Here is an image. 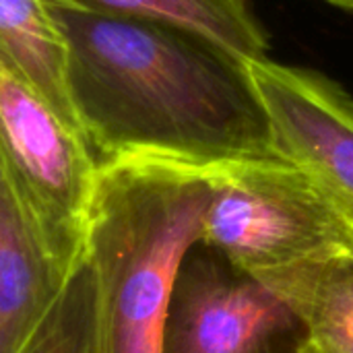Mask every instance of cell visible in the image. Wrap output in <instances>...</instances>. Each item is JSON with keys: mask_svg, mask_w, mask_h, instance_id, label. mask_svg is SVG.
I'll use <instances>...</instances> for the list:
<instances>
[{"mask_svg": "<svg viewBox=\"0 0 353 353\" xmlns=\"http://www.w3.org/2000/svg\"><path fill=\"white\" fill-rule=\"evenodd\" d=\"M306 331L261 279L194 244L182 259L159 353H296Z\"/></svg>", "mask_w": 353, "mask_h": 353, "instance_id": "5b68a950", "label": "cell"}, {"mask_svg": "<svg viewBox=\"0 0 353 353\" xmlns=\"http://www.w3.org/2000/svg\"><path fill=\"white\" fill-rule=\"evenodd\" d=\"M70 275L43 242L0 155V353L25 352Z\"/></svg>", "mask_w": 353, "mask_h": 353, "instance_id": "52a82bcc", "label": "cell"}, {"mask_svg": "<svg viewBox=\"0 0 353 353\" xmlns=\"http://www.w3.org/2000/svg\"><path fill=\"white\" fill-rule=\"evenodd\" d=\"M0 58L77 120L66 83V41L48 0H0Z\"/></svg>", "mask_w": 353, "mask_h": 353, "instance_id": "9c48e42d", "label": "cell"}, {"mask_svg": "<svg viewBox=\"0 0 353 353\" xmlns=\"http://www.w3.org/2000/svg\"><path fill=\"white\" fill-rule=\"evenodd\" d=\"M213 194L199 244L263 279L353 250V230L292 163L242 159L211 165Z\"/></svg>", "mask_w": 353, "mask_h": 353, "instance_id": "3957f363", "label": "cell"}, {"mask_svg": "<svg viewBox=\"0 0 353 353\" xmlns=\"http://www.w3.org/2000/svg\"><path fill=\"white\" fill-rule=\"evenodd\" d=\"M277 157L298 168L353 230V97L325 74L248 60Z\"/></svg>", "mask_w": 353, "mask_h": 353, "instance_id": "8992f818", "label": "cell"}, {"mask_svg": "<svg viewBox=\"0 0 353 353\" xmlns=\"http://www.w3.org/2000/svg\"><path fill=\"white\" fill-rule=\"evenodd\" d=\"M325 353H353V250L263 277Z\"/></svg>", "mask_w": 353, "mask_h": 353, "instance_id": "ba28073f", "label": "cell"}, {"mask_svg": "<svg viewBox=\"0 0 353 353\" xmlns=\"http://www.w3.org/2000/svg\"><path fill=\"white\" fill-rule=\"evenodd\" d=\"M0 155L54 259L85 261L89 211L101 161L81 124L0 58Z\"/></svg>", "mask_w": 353, "mask_h": 353, "instance_id": "277c9868", "label": "cell"}, {"mask_svg": "<svg viewBox=\"0 0 353 353\" xmlns=\"http://www.w3.org/2000/svg\"><path fill=\"white\" fill-rule=\"evenodd\" d=\"M91 331L93 279L85 259L23 353H91Z\"/></svg>", "mask_w": 353, "mask_h": 353, "instance_id": "8fae6325", "label": "cell"}, {"mask_svg": "<svg viewBox=\"0 0 353 353\" xmlns=\"http://www.w3.org/2000/svg\"><path fill=\"white\" fill-rule=\"evenodd\" d=\"M105 14L145 19L199 33L244 60L267 58L269 33L246 0H58Z\"/></svg>", "mask_w": 353, "mask_h": 353, "instance_id": "30bf717a", "label": "cell"}, {"mask_svg": "<svg viewBox=\"0 0 353 353\" xmlns=\"http://www.w3.org/2000/svg\"><path fill=\"white\" fill-rule=\"evenodd\" d=\"M296 353H325L323 350H319L310 339H304L302 343H300V347L296 350Z\"/></svg>", "mask_w": 353, "mask_h": 353, "instance_id": "7c38bea8", "label": "cell"}, {"mask_svg": "<svg viewBox=\"0 0 353 353\" xmlns=\"http://www.w3.org/2000/svg\"><path fill=\"white\" fill-rule=\"evenodd\" d=\"M48 2L66 41L70 103L99 161L277 157L248 60L182 27Z\"/></svg>", "mask_w": 353, "mask_h": 353, "instance_id": "6da1fadb", "label": "cell"}, {"mask_svg": "<svg viewBox=\"0 0 353 353\" xmlns=\"http://www.w3.org/2000/svg\"><path fill=\"white\" fill-rule=\"evenodd\" d=\"M211 194V165L145 155L101 161L85 246L91 353H159L172 285L201 240Z\"/></svg>", "mask_w": 353, "mask_h": 353, "instance_id": "7a4b0ae2", "label": "cell"}, {"mask_svg": "<svg viewBox=\"0 0 353 353\" xmlns=\"http://www.w3.org/2000/svg\"><path fill=\"white\" fill-rule=\"evenodd\" d=\"M329 4L333 6H339V8H347V10H353V0H327Z\"/></svg>", "mask_w": 353, "mask_h": 353, "instance_id": "4fadbf2b", "label": "cell"}]
</instances>
